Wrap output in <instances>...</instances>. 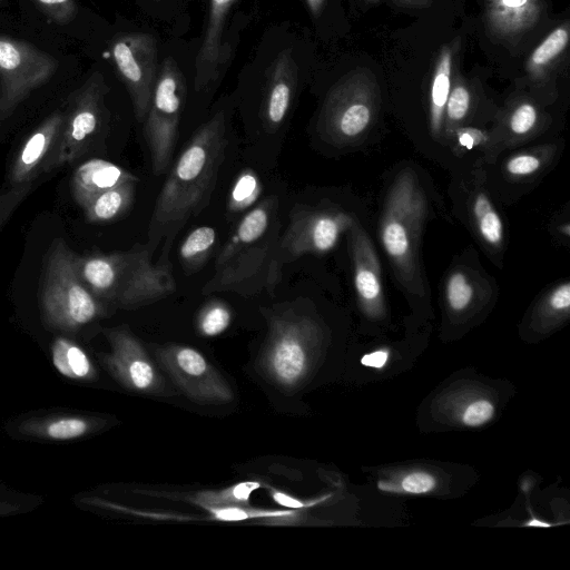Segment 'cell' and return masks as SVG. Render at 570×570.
Here are the masks:
<instances>
[{
  "label": "cell",
  "instance_id": "obj_12",
  "mask_svg": "<svg viewBox=\"0 0 570 570\" xmlns=\"http://www.w3.org/2000/svg\"><path fill=\"white\" fill-rule=\"evenodd\" d=\"M105 335L111 351L104 362L115 379L131 391H157L161 379L136 336L125 326L108 328Z\"/></svg>",
  "mask_w": 570,
  "mask_h": 570
},
{
  "label": "cell",
  "instance_id": "obj_36",
  "mask_svg": "<svg viewBox=\"0 0 570 570\" xmlns=\"http://www.w3.org/2000/svg\"><path fill=\"white\" fill-rule=\"evenodd\" d=\"M540 164V159L533 155H518L508 160L507 170L514 176H525L537 171Z\"/></svg>",
  "mask_w": 570,
  "mask_h": 570
},
{
  "label": "cell",
  "instance_id": "obj_41",
  "mask_svg": "<svg viewBox=\"0 0 570 570\" xmlns=\"http://www.w3.org/2000/svg\"><path fill=\"white\" fill-rule=\"evenodd\" d=\"M481 137V132L475 129L461 130L459 132V141L462 146L471 148Z\"/></svg>",
  "mask_w": 570,
  "mask_h": 570
},
{
  "label": "cell",
  "instance_id": "obj_38",
  "mask_svg": "<svg viewBox=\"0 0 570 570\" xmlns=\"http://www.w3.org/2000/svg\"><path fill=\"white\" fill-rule=\"evenodd\" d=\"M548 306L556 312H567L570 307V284L557 286L548 297Z\"/></svg>",
  "mask_w": 570,
  "mask_h": 570
},
{
  "label": "cell",
  "instance_id": "obj_46",
  "mask_svg": "<svg viewBox=\"0 0 570 570\" xmlns=\"http://www.w3.org/2000/svg\"><path fill=\"white\" fill-rule=\"evenodd\" d=\"M528 525H538V527H548V523L539 522L537 520H532L528 523Z\"/></svg>",
  "mask_w": 570,
  "mask_h": 570
},
{
  "label": "cell",
  "instance_id": "obj_44",
  "mask_svg": "<svg viewBox=\"0 0 570 570\" xmlns=\"http://www.w3.org/2000/svg\"><path fill=\"white\" fill-rule=\"evenodd\" d=\"M312 13L317 17L322 10L324 0H306Z\"/></svg>",
  "mask_w": 570,
  "mask_h": 570
},
{
  "label": "cell",
  "instance_id": "obj_2",
  "mask_svg": "<svg viewBox=\"0 0 570 570\" xmlns=\"http://www.w3.org/2000/svg\"><path fill=\"white\" fill-rule=\"evenodd\" d=\"M278 199L268 196L248 210L219 250L214 274L203 294L234 292L254 295L273 293L282 279L279 259Z\"/></svg>",
  "mask_w": 570,
  "mask_h": 570
},
{
  "label": "cell",
  "instance_id": "obj_37",
  "mask_svg": "<svg viewBox=\"0 0 570 570\" xmlns=\"http://www.w3.org/2000/svg\"><path fill=\"white\" fill-rule=\"evenodd\" d=\"M435 485V479L425 472H414L406 475L402 481V488L410 493H426Z\"/></svg>",
  "mask_w": 570,
  "mask_h": 570
},
{
  "label": "cell",
  "instance_id": "obj_18",
  "mask_svg": "<svg viewBox=\"0 0 570 570\" xmlns=\"http://www.w3.org/2000/svg\"><path fill=\"white\" fill-rule=\"evenodd\" d=\"M125 181H138V177L114 163L95 158L76 168L71 178V194L76 203L85 208L98 195Z\"/></svg>",
  "mask_w": 570,
  "mask_h": 570
},
{
  "label": "cell",
  "instance_id": "obj_16",
  "mask_svg": "<svg viewBox=\"0 0 570 570\" xmlns=\"http://www.w3.org/2000/svg\"><path fill=\"white\" fill-rule=\"evenodd\" d=\"M234 0H209L204 37L195 61L194 86L200 91L218 78L224 59L223 32Z\"/></svg>",
  "mask_w": 570,
  "mask_h": 570
},
{
  "label": "cell",
  "instance_id": "obj_8",
  "mask_svg": "<svg viewBox=\"0 0 570 570\" xmlns=\"http://www.w3.org/2000/svg\"><path fill=\"white\" fill-rule=\"evenodd\" d=\"M268 335L263 354L266 373L277 384L293 387L308 368L315 325L294 307L267 311Z\"/></svg>",
  "mask_w": 570,
  "mask_h": 570
},
{
  "label": "cell",
  "instance_id": "obj_43",
  "mask_svg": "<svg viewBox=\"0 0 570 570\" xmlns=\"http://www.w3.org/2000/svg\"><path fill=\"white\" fill-rule=\"evenodd\" d=\"M18 510V505L0 498V517L11 514Z\"/></svg>",
  "mask_w": 570,
  "mask_h": 570
},
{
  "label": "cell",
  "instance_id": "obj_6",
  "mask_svg": "<svg viewBox=\"0 0 570 570\" xmlns=\"http://www.w3.org/2000/svg\"><path fill=\"white\" fill-rule=\"evenodd\" d=\"M379 102L375 75L365 68L352 70L328 91L318 117V130L333 144L353 141L372 124Z\"/></svg>",
  "mask_w": 570,
  "mask_h": 570
},
{
  "label": "cell",
  "instance_id": "obj_21",
  "mask_svg": "<svg viewBox=\"0 0 570 570\" xmlns=\"http://www.w3.org/2000/svg\"><path fill=\"white\" fill-rule=\"evenodd\" d=\"M137 181H125L94 198L83 209L90 223H106L125 215L135 198Z\"/></svg>",
  "mask_w": 570,
  "mask_h": 570
},
{
  "label": "cell",
  "instance_id": "obj_1",
  "mask_svg": "<svg viewBox=\"0 0 570 570\" xmlns=\"http://www.w3.org/2000/svg\"><path fill=\"white\" fill-rule=\"evenodd\" d=\"M227 147L224 114L217 112L189 139L173 165L156 199L148 225L147 247L168 261L173 239L187 220L210 202Z\"/></svg>",
  "mask_w": 570,
  "mask_h": 570
},
{
  "label": "cell",
  "instance_id": "obj_30",
  "mask_svg": "<svg viewBox=\"0 0 570 570\" xmlns=\"http://www.w3.org/2000/svg\"><path fill=\"white\" fill-rule=\"evenodd\" d=\"M229 307L217 299L206 303L197 318L198 330L203 335L216 336L223 333L230 324Z\"/></svg>",
  "mask_w": 570,
  "mask_h": 570
},
{
  "label": "cell",
  "instance_id": "obj_47",
  "mask_svg": "<svg viewBox=\"0 0 570 570\" xmlns=\"http://www.w3.org/2000/svg\"><path fill=\"white\" fill-rule=\"evenodd\" d=\"M156 1H159V0H156Z\"/></svg>",
  "mask_w": 570,
  "mask_h": 570
},
{
  "label": "cell",
  "instance_id": "obj_15",
  "mask_svg": "<svg viewBox=\"0 0 570 570\" xmlns=\"http://www.w3.org/2000/svg\"><path fill=\"white\" fill-rule=\"evenodd\" d=\"M63 121L60 114H55L24 140L11 166V185L31 183L41 171H46L58 145Z\"/></svg>",
  "mask_w": 570,
  "mask_h": 570
},
{
  "label": "cell",
  "instance_id": "obj_5",
  "mask_svg": "<svg viewBox=\"0 0 570 570\" xmlns=\"http://www.w3.org/2000/svg\"><path fill=\"white\" fill-rule=\"evenodd\" d=\"M41 311L52 328L76 331L104 313L102 303L81 282L75 265V253L57 238L47 256L41 289Z\"/></svg>",
  "mask_w": 570,
  "mask_h": 570
},
{
  "label": "cell",
  "instance_id": "obj_45",
  "mask_svg": "<svg viewBox=\"0 0 570 570\" xmlns=\"http://www.w3.org/2000/svg\"><path fill=\"white\" fill-rule=\"evenodd\" d=\"M38 1L41 3H45V4H58V3L66 2L67 0H38Z\"/></svg>",
  "mask_w": 570,
  "mask_h": 570
},
{
  "label": "cell",
  "instance_id": "obj_9",
  "mask_svg": "<svg viewBox=\"0 0 570 570\" xmlns=\"http://www.w3.org/2000/svg\"><path fill=\"white\" fill-rule=\"evenodd\" d=\"M353 217L335 208L296 204L288 225L279 237L278 254L283 266L307 254H325L350 228Z\"/></svg>",
  "mask_w": 570,
  "mask_h": 570
},
{
  "label": "cell",
  "instance_id": "obj_40",
  "mask_svg": "<svg viewBox=\"0 0 570 570\" xmlns=\"http://www.w3.org/2000/svg\"><path fill=\"white\" fill-rule=\"evenodd\" d=\"M387 356L389 354L386 351H376L367 355H364L362 357V364L366 366L382 367L386 363Z\"/></svg>",
  "mask_w": 570,
  "mask_h": 570
},
{
  "label": "cell",
  "instance_id": "obj_28",
  "mask_svg": "<svg viewBox=\"0 0 570 570\" xmlns=\"http://www.w3.org/2000/svg\"><path fill=\"white\" fill-rule=\"evenodd\" d=\"M220 521H243L262 518H286L294 515L293 509L288 510H267L252 508L248 504L234 505H200Z\"/></svg>",
  "mask_w": 570,
  "mask_h": 570
},
{
  "label": "cell",
  "instance_id": "obj_32",
  "mask_svg": "<svg viewBox=\"0 0 570 570\" xmlns=\"http://www.w3.org/2000/svg\"><path fill=\"white\" fill-rule=\"evenodd\" d=\"M471 95L468 88L458 82L451 90L445 104L444 115L449 124L461 121L468 114Z\"/></svg>",
  "mask_w": 570,
  "mask_h": 570
},
{
  "label": "cell",
  "instance_id": "obj_31",
  "mask_svg": "<svg viewBox=\"0 0 570 570\" xmlns=\"http://www.w3.org/2000/svg\"><path fill=\"white\" fill-rule=\"evenodd\" d=\"M446 299L453 311H463L472 301L473 287L466 276L454 272L446 282Z\"/></svg>",
  "mask_w": 570,
  "mask_h": 570
},
{
  "label": "cell",
  "instance_id": "obj_11",
  "mask_svg": "<svg viewBox=\"0 0 570 570\" xmlns=\"http://www.w3.org/2000/svg\"><path fill=\"white\" fill-rule=\"evenodd\" d=\"M112 57L129 91L135 117L141 122L159 69L157 40L147 32L122 35L112 45Z\"/></svg>",
  "mask_w": 570,
  "mask_h": 570
},
{
  "label": "cell",
  "instance_id": "obj_22",
  "mask_svg": "<svg viewBox=\"0 0 570 570\" xmlns=\"http://www.w3.org/2000/svg\"><path fill=\"white\" fill-rule=\"evenodd\" d=\"M452 66V47L444 46L435 63L430 92V124L435 135L440 132L444 118L445 104L451 90Z\"/></svg>",
  "mask_w": 570,
  "mask_h": 570
},
{
  "label": "cell",
  "instance_id": "obj_13",
  "mask_svg": "<svg viewBox=\"0 0 570 570\" xmlns=\"http://www.w3.org/2000/svg\"><path fill=\"white\" fill-rule=\"evenodd\" d=\"M100 102L98 91H90L78 100L69 118L63 121L58 145L46 171L72 164L87 151L100 127Z\"/></svg>",
  "mask_w": 570,
  "mask_h": 570
},
{
  "label": "cell",
  "instance_id": "obj_42",
  "mask_svg": "<svg viewBox=\"0 0 570 570\" xmlns=\"http://www.w3.org/2000/svg\"><path fill=\"white\" fill-rule=\"evenodd\" d=\"M397 6L412 8V9H421L428 8L433 3V0H387Z\"/></svg>",
  "mask_w": 570,
  "mask_h": 570
},
{
  "label": "cell",
  "instance_id": "obj_33",
  "mask_svg": "<svg viewBox=\"0 0 570 570\" xmlns=\"http://www.w3.org/2000/svg\"><path fill=\"white\" fill-rule=\"evenodd\" d=\"M31 190L32 183H26L0 193V229Z\"/></svg>",
  "mask_w": 570,
  "mask_h": 570
},
{
  "label": "cell",
  "instance_id": "obj_20",
  "mask_svg": "<svg viewBox=\"0 0 570 570\" xmlns=\"http://www.w3.org/2000/svg\"><path fill=\"white\" fill-rule=\"evenodd\" d=\"M100 426L96 417L83 415H47L30 417L18 425V432L24 436L67 441L82 438Z\"/></svg>",
  "mask_w": 570,
  "mask_h": 570
},
{
  "label": "cell",
  "instance_id": "obj_7",
  "mask_svg": "<svg viewBox=\"0 0 570 570\" xmlns=\"http://www.w3.org/2000/svg\"><path fill=\"white\" fill-rule=\"evenodd\" d=\"M186 89V79L177 62L171 57L166 58L158 69L144 119V137L154 175H161L170 165Z\"/></svg>",
  "mask_w": 570,
  "mask_h": 570
},
{
  "label": "cell",
  "instance_id": "obj_34",
  "mask_svg": "<svg viewBox=\"0 0 570 570\" xmlns=\"http://www.w3.org/2000/svg\"><path fill=\"white\" fill-rule=\"evenodd\" d=\"M538 114L533 105L523 102L511 115L510 128L515 135H525L537 122Z\"/></svg>",
  "mask_w": 570,
  "mask_h": 570
},
{
  "label": "cell",
  "instance_id": "obj_10",
  "mask_svg": "<svg viewBox=\"0 0 570 570\" xmlns=\"http://www.w3.org/2000/svg\"><path fill=\"white\" fill-rule=\"evenodd\" d=\"M157 358L176 385L202 404H223L234 397L229 384L197 350L169 344L156 350Z\"/></svg>",
  "mask_w": 570,
  "mask_h": 570
},
{
  "label": "cell",
  "instance_id": "obj_4",
  "mask_svg": "<svg viewBox=\"0 0 570 570\" xmlns=\"http://www.w3.org/2000/svg\"><path fill=\"white\" fill-rule=\"evenodd\" d=\"M426 206L423 191L406 169L396 177L381 219V242L400 279L409 288L422 289L416 249Z\"/></svg>",
  "mask_w": 570,
  "mask_h": 570
},
{
  "label": "cell",
  "instance_id": "obj_23",
  "mask_svg": "<svg viewBox=\"0 0 570 570\" xmlns=\"http://www.w3.org/2000/svg\"><path fill=\"white\" fill-rule=\"evenodd\" d=\"M51 356L55 367L66 377L87 381L96 375L85 351L68 338L59 337L52 343Z\"/></svg>",
  "mask_w": 570,
  "mask_h": 570
},
{
  "label": "cell",
  "instance_id": "obj_17",
  "mask_svg": "<svg viewBox=\"0 0 570 570\" xmlns=\"http://www.w3.org/2000/svg\"><path fill=\"white\" fill-rule=\"evenodd\" d=\"M297 71L289 49L282 51L272 67L263 102V120L268 130L284 121L296 88Z\"/></svg>",
  "mask_w": 570,
  "mask_h": 570
},
{
  "label": "cell",
  "instance_id": "obj_26",
  "mask_svg": "<svg viewBox=\"0 0 570 570\" xmlns=\"http://www.w3.org/2000/svg\"><path fill=\"white\" fill-rule=\"evenodd\" d=\"M569 41L567 26H559L533 50L528 61V70L532 75L540 73L566 49Z\"/></svg>",
  "mask_w": 570,
  "mask_h": 570
},
{
  "label": "cell",
  "instance_id": "obj_3",
  "mask_svg": "<svg viewBox=\"0 0 570 570\" xmlns=\"http://www.w3.org/2000/svg\"><path fill=\"white\" fill-rule=\"evenodd\" d=\"M89 292L101 303L121 308H137L155 303L176 291L168 261H153L147 245L114 253L89 254L80 267Z\"/></svg>",
  "mask_w": 570,
  "mask_h": 570
},
{
  "label": "cell",
  "instance_id": "obj_39",
  "mask_svg": "<svg viewBox=\"0 0 570 570\" xmlns=\"http://www.w3.org/2000/svg\"><path fill=\"white\" fill-rule=\"evenodd\" d=\"M272 495L275 502H277L279 505H283L285 508L289 509H301L308 505H313L317 503L318 501H312L309 503L302 502L293 497H289L283 492L279 491H272Z\"/></svg>",
  "mask_w": 570,
  "mask_h": 570
},
{
  "label": "cell",
  "instance_id": "obj_29",
  "mask_svg": "<svg viewBox=\"0 0 570 570\" xmlns=\"http://www.w3.org/2000/svg\"><path fill=\"white\" fill-rule=\"evenodd\" d=\"M262 184L257 175L252 170L240 173L228 197V209L239 212L253 205L262 193Z\"/></svg>",
  "mask_w": 570,
  "mask_h": 570
},
{
  "label": "cell",
  "instance_id": "obj_24",
  "mask_svg": "<svg viewBox=\"0 0 570 570\" xmlns=\"http://www.w3.org/2000/svg\"><path fill=\"white\" fill-rule=\"evenodd\" d=\"M217 245L216 230L199 226L191 230L179 247V261L187 274L196 273L209 259Z\"/></svg>",
  "mask_w": 570,
  "mask_h": 570
},
{
  "label": "cell",
  "instance_id": "obj_35",
  "mask_svg": "<svg viewBox=\"0 0 570 570\" xmlns=\"http://www.w3.org/2000/svg\"><path fill=\"white\" fill-rule=\"evenodd\" d=\"M493 412V405L489 401L478 400L465 409L462 421L468 426H479L488 422Z\"/></svg>",
  "mask_w": 570,
  "mask_h": 570
},
{
  "label": "cell",
  "instance_id": "obj_27",
  "mask_svg": "<svg viewBox=\"0 0 570 570\" xmlns=\"http://www.w3.org/2000/svg\"><path fill=\"white\" fill-rule=\"evenodd\" d=\"M259 487L256 481L240 482L219 491L199 492L194 501L199 505L248 504L250 494Z\"/></svg>",
  "mask_w": 570,
  "mask_h": 570
},
{
  "label": "cell",
  "instance_id": "obj_19",
  "mask_svg": "<svg viewBox=\"0 0 570 570\" xmlns=\"http://www.w3.org/2000/svg\"><path fill=\"white\" fill-rule=\"evenodd\" d=\"M540 12V0H485L488 24L499 36L511 37L531 29Z\"/></svg>",
  "mask_w": 570,
  "mask_h": 570
},
{
  "label": "cell",
  "instance_id": "obj_25",
  "mask_svg": "<svg viewBox=\"0 0 570 570\" xmlns=\"http://www.w3.org/2000/svg\"><path fill=\"white\" fill-rule=\"evenodd\" d=\"M473 215L480 235L490 245L499 246L503 239V224L488 196L479 193L473 202Z\"/></svg>",
  "mask_w": 570,
  "mask_h": 570
},
{
  "label": "cell",
  "instance_id": "obj_14",
  "mask_svg": "<svg viewBox=\"0 0 570 570\" xmlns=\"http://www.w3.org/2000/svg\"><path fill=\"white\" fill-rule=\"evenodd\" d=\"M348 230L355 292L365 311L372 315H377L383 309V288L377 255L358 222L353 220Z\"/></svg>",
  "mask_w": 570,
  "mask_h": 570
}]
</instances>
